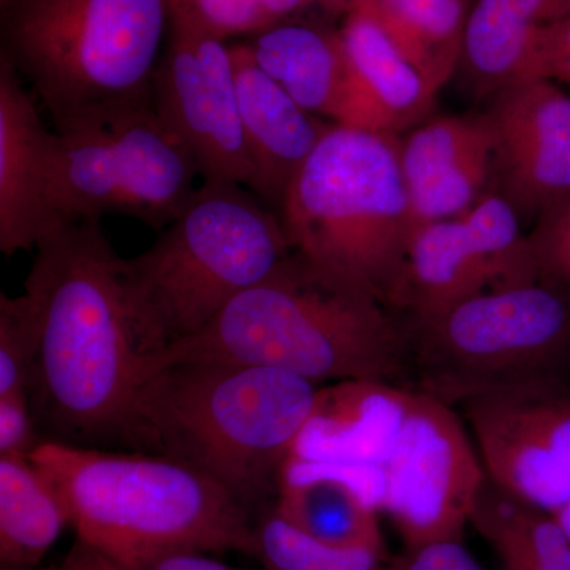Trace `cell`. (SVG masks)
<instances>
[{"label":"cell","instance_id":"4fadbf2b","mask_svg":"<svg viewBox=\"0 0 570 570\" xmlns=\"http://www.w3.org/2000/svg\"><path fill=\"white\" fill-rule=\"evenodd\" d=\"M455 409L491 483L551 515L568 504L570 389L498 393Z\"/></svg>","mask_w":570,"mask_h":570},{"label":"cell","instance_id":"ffe728a7","mask_svg":"<svg viewBox=\"0 0 570 570\" xmlns=\"http://www.w3.org/2000/svg\"><path fill=\"white\" fill-rule=\"evenodd\" d=\"M232 56L243 132L255 170L254 194L281 209L292 179L332 124L299 107L261 69L247 45L232 47Z\"/></svg>","mask_w":570,"mask_h":570},{"label":"cell","instance_id":"7a4b0ae2","mask_svg":"<svg viewBox=\"0 0 570 570\" xmlns=\"http://www.w3.org/2000/svg\"><path fill=\"white\" fill-rule=\"evenodd\" d=\"M181 362L276 367L317 385L379 381L409 389L400 317L365 288L296 250L200 333L157 356L145 377Z\"/></svg>","mask_w":570,"mask_h":570},{"label":"cell","instance_id":"9c48e42d","mask_svg":"<svg viewBox=\"0 0 570 570\" xmlns=\"http://www.w3.org/2000/svg\"><path fill=\"white\" fill-rule=\"evenodd\" d=\"M193 154L153 100L116 105L55 127L52 227L127 216L168 227L195 193Z\"/></svg>","mask_w":570,"mask_h":570},{"label":"cell","instance_id":"f35d334b","mask_svg":"<svg viewBox=\"0 0 570 570\" xmlns=\"http://www.w3.org/2000/svg\"><path fill=\"white\" fill-rule=\"evenodd\" d=\"M168 2H174V0H168Z\"/></svg>","mask_w":570,"mask_h":570},{"label":"cell","instance_id":"603a6c76","mask_svg":"<svg viewBox=\"0 0 570 570\" xmlns=\"http://www.w3.org/2000/svg\"><path fill=\"white\" fill-rule=\"evenodd\" d=\"M67 527L66 501L41 469L0 455V570H36Z\"/></svg>","mask_w":570,"mask_h":570},{"label":"cell","instance_id":"d6a6232c","mask_svg":"<svg viewBox=\"0 0 570 570\" xmlns=\"http://www.w3.org/2000/svg\"><path fill=\"white\" fill-rule=\"evenodd\" d=\"M58 570H124L118 561L80 538L75 540Z\"/></svg>","mask_w":570,"mask_h":570},{"label":"cell","instance_id":"836d02e7","mask_svg":"<svg viewBox=\"0 0 570 570\" xmlns=\"http://www.w3.org/2000/svg\"><path fill=\"white\" fill-rule=\"evenodd\" d=\"M262 2H264L268 13L275 18V21H277L285 17V14L302 9V7L307 6V3L316 2V0H262ZM326 2L343 3L347 9V7L351 6L352 0H326Z\"/></svg>","mask_w":570,"mask_h":570},{"label":"cell","instance_id":"1f68e13d","mask_svg":"<svg viewBox=\"0 0 570 570\" xmlns=\"http://www.w3.org/2000/svg\"><path fill=\"white\" fill-rule=\"evenodd\" d=\"M566 56H570V18L539 29L534 33L523 80L538 78L539 71L547 63L566 58Z\"/></svg>","mask_w":570,"mask_h":570},{"label":"cell","instance_id":"6da1fadb","mask_svg":"<svg viewBox=\"0 0 570 570\" xmlns=\"http://www.w3.org/2000/svg\"><path fill=\"white\" fill-rule=\"evenodd\" d=\"M119 265L100 219L62 225L37 246L24 291L40 307L29 396L45 441L132 449L145 366Z\"/></svg>","mask_w":570,"mask_h":570},{"label":"cell","instance_id":"4dcf8cb0","mask_svg":"<svg viewBox=\"0 0 570 570\" xmlns=\"http://www.w3.org/2000/svg\"><path fill=\"white\" fill-rule=\"evenodd\" d=\"M119 564L124 570H250L225 564L209 557V551L197 549L153 551Z\"/></svg>","mask_w":570,"mask_h":570},{"label":"cell","instance_id":"ba28073f","mask_svg":"<svg viewBox=\"0 0 570 570\" xmlns=\"http://www.w3.org/2000/svg\"><path fill=\"white\" fill-rule=\"evenodd\" d=\"M409 389L459 407L475 397L570 389V296L542 283L401 318Z\"/></svg>","mask_w":570,"mask_h":570},{"label":"cell","instance_id":"2e32d148","mask_svg":"<svg viewBox=\"0 0 570 570\" xmlns=\"http://www.w3.org/2000/svg\"><path fill=\"white\" fill-rule=\"evenodd\" d=\"M247 47L261 69L311 115L332 126L382 134L340 31L275 22Z\"/></svg>","mask_w":570,"mask_h":570},{"label":"cell","instance_id":"7c38bea8","mask_svg":"<svg viewBox=\"0 0 570 570\" xmlns=\"http://www.w3.org/2000/svg\"><path fill=\"white\" fill-rule=\"evenodd\" d=\"M170 37L153 85V104L213 181L255 187L232 47L183 13L170 11Z\"/></svg>","mask_w":570,"mask_h":570},{"label":"cell","instance_id":"30bf717a","mask_svg":"<svg viewBox=\"0 0 570 570\" xmlns=\"http://www.w3.org/2000/svg\"><path fill=\"white\" fill-rule=\"evenodd\" d=\"M521 224L491 190L463 216L420 225L390 309L401 318L425 317L485 292L539 283Z\"/></svg>","mask_w":570,"mask_h":570},{"label":"cell","instance_id":"8d00e7d4","mask_svg":"<svg viewBox=\"0 0 570 570\" xmlns=\"http://www.w3.org/2000/svg\"><path fill=\"white\" fill-rule=\"evenodd\" d=\"M36 570H58V566H47V568L36 569Z\"/></svg>","mask_w":570,"mask_h":570},{"label":"cell","instance_id":"8992f818","mask_svg":"<svg viewBox=\"0 0 570 570\" xmlns=\"http://www.w3.org/2000/svg\"><path fill=\"white\" fill-rule=\"evenodd\" d=\"M292 250L390 307L417 224L400 137L330 126L279 209Z\"/></svg>","mask_w":570,"mask_h":570},{"label":"cell","instance_id":"277c9868","mask_svg":"<svg viewBox=\"0 0 570 570\" xmlns=\"http://www.w3.org/2000/svg\"><path fill=\"white\" fill-rule=\"evenodd\" d=\"M246 189L205 179L151 247L121 257L145 374L157 356L200 333L292 253L281 217Z\"/></svg>","mask_w":570,"mask_h":570},{"label":"cell","instance_id":"f546056e","mask_svg":"<svg viewBox=\"0 0 570 570\" xmlns=\"http://www.w3.org/2000/svg\"><path fill=\"white\" fill-rule=\"evenodd\" d=\"M389 570H485L469 553L461 540L430 543L406 550L403 557L389 561Z\"/></svg>","mask_w":570,"mask_h":570},{"label":"cell","instance_id":"d6986e66","mask_svg":"<svg viewBox=\"0 0 570 570\" xmlns=\"http://www.w3.org/2000/svg\"><path fill=\"white\" fill-rule=\"evenodd\" d=\"M387 474L379 464L322 463L288 459L275 508L284 519L336 547L382 540Z\"/></svg>","mask_w":570,"mask_h":570},{"label":"cell","instance_id":"74e56055","mask_svg":"<svg viewBox=\"0 0 570 570\" xmlns=\"http://www.w3.org/2000/svg\"><path fill=\"white\" fill-rule=\"evenodd\" d=\"M379 570H389V562H385V564L382 566V568L379 569Z\"/></svg>","mask_w":570,"mask_h":570},{"label":"cell","instance_id":"7402d4cb","mask_svg":"<svg viewBox=\"0 0 570 570\" xmlns=\"http://www.w3.org/2000/svg\"><path fill=\"white\" fill-rule=\"evenodd\" d=\"M570 18V0H474L459 70L480 96L523 80L539 29Z\"/></svg>","mask_w":570,"mask_h":570},{"label":"cell","instance_id":"8fae6325","mask_svg":"<svg viewBox=\"0 0 570 570\" xmlns=\"http://www.w3.org/2000/svg\"><path fill=\"white\" fill-rule=\"evenodd\" d=\"M385 474L384 512L407 550L461 540L489 480L460 412L420 392Z\"/></svg>","mask_w":570,"mask_h":570},{"label":"cell","instance_id":"ab89813d","mask_svg":"<svg viewBox=\"0 0 570 570\" xmlns=\"http://www.w3.org/2000/svg\"><path fill=\"white\" fill-rule=\"evenodd\" d=\"M472 2H474V0H472Z\"/></svg>","mask_w":570,"mask_h":570},{"label":"cell","instance_id":"d590c367","mask_svg":"<svg viewBox=\"0 0 570 570\" xmlns=\"http://www.w3.org/2000/svg\"><path fill=\"white\" fill-rule=\"evenodd\" d=\"M554 517L560 521L562 530H564L566 534H568V538L570 539V501Z\"/></svg>","mask_w":570,"mask_h":570},{"label":"cell","instance_id":"f1b7e54d","mask_svg":"<svg viewBox=\"0 0 570 570\" xmlns=\"http://www.w3.org/2000/svg\"><path fill=\"white\" fill-rule=\"evenodd\" d=\"M43 441L29 393L0 396V455L29 456Z\"/></svg>","mask_w":570,"mask_h":570},{"label":"cell","instance_id":"cb8c5ba5","mask_svg":"<svg viewBox=\"0 0 570 570\" xmlns=\"http://www.w3.org/2000/svg\"><path fill=\"white\" fill-rule=\"evenodd\" d=\"M370 11L434 91L459 70L472 0H352Z\"/></svg>","mask_w":570,"mask_h":570},{"label":"cell","instance_id":"52a82bcc","mask_svg":"<svg viewBox=\"0 0 570 570\" xmlns=\"http://www.w3.org/2000/svg\"><path fill=\"white\" fill-rule=\"evenodd\" d=\"M168 0H2V56L61 124L153 100Z\"/></svg>","mask_w":570,"mask_h":570},{"label":"cell","instance_id":"e575fe53","mask_svg":"<svg viewBox=\"0 0 570 570\" xmlns=\"http://www.w3.org/2000/svg\"><path fill=\"white\" fill-rule=\"evenodd\" d=\"M538 78H547V80L570 85V56L547 63V66L539 71Z\"/></svg>","mask_w":570,"mask_h":570},{"label":"cell","instance_id":"d4e9b609","mask_svg":"<svg viewBox=\"0 0 570 570\" xmlns=\"http://www.w3.org/2000/svg\"><path fill=\"white\" fill-rule=\"evenodd\" d=\"M483 539L517 547L532 570H570V539L557 517L524 504L487 480L471 519Z\"/></svg>","mask_w":570,"mask_h":570},{"label":"cell","instance_id":"4316f807","mask_svg":"<svg viewBox=\"0 0 570 570\" xmlns=\"http://www.w3.org/2000/svg\"><path fill=\"white\" fill-rule=\"evenodd\" d=\"M41 341L37 299L0 294V396L29 393Z\"/></svg>","mask_w":570,"mask_h":570},{"label":"cell","instance_id":"44dd1931","mask_svg":"<svg viewBox=\"0 0 570 570\" xmlns=\"http://www.w3.org/2000/svg\"><path fill=\"white\" fill-rule=\"evenodd\" d=\"M340 33L382 134L403 137L433 116L438 92L370 11L348 6Z\"/></svg>","mask_w":570,"mask_h":570},{"label":"cell","instance_id":"484cf974","mask_svg":"<svg viewBox=\"0 0 570 570\" xmlns=\"http://www.w3.org/2000/svg\"><path fill=\"white\" fill-rule=\"evenodd\" d=\"M253 557L264 570H379L389 562L382 540L330 546L284 519L275 502L262 508L254 520Z\"/></svg>","mask_w":570,"mask_h":570},{"label":"cell","instance_id":"5b68a950","mask_svg":"<svg viewBox=\"0 0 570 570\" xmlns=\"http://www.w3.org/2000/svg\"><path fill=\"white\" fill-rule=\"evenodd\" d=\"M29 459L61 493L78 538L115 561L168 549L253 557V512L187 464L58 441L41 442Z\"/></svg>","mask_w":570,"mask_h":570},{"label":"cell","instance_id":"83f0119b","mask_svg":"<svg viewBox=\"0 0 570 570\" xmlns=\"http://www.w3.org/2000/svg\"><path fill=\"white\" fill-rule=\"evenodd\" d=\"M528 243L539 283L570 296V194L532 223Z\"/></svg>","mask_w":570,"mask_h":570},{"label":"cell","instance_id":"e0dca14e","mask_svg":"<svg viewBox=\"0 0 570 570\" xmlns=\"http://www.w3.org/2000/svg\"><path fill=\"white\" fill-rule=\"evenodd\" d=\"M55 130L41 121L22 78L0 56V250L37 247L55 232L50 205Z\"/></svg>","mask_w":570,"mask_h":570},{"label":"cell","instance_id":"9a60e30c","mask_svg":"<svg viewBox=\"0 0 570 570\" xmlns=\"http://www.w3.org/2000/svg\"><path fill=\"white\" fill-rule=\"evenodd\" d=\"M415 224L455 219L493 190L494 140L480 115L431 116L400 137Z\"/></svg>","mask_w":570,"mask_h":570},{"label":"cell","instance_id":"ac0fdd59","mask_svg":"<svg viewBox=\"0 0 570 570\" xmlns=\"http://www.w3.org/2000/svg\"><path fill=\"white\" fill-rule=\"evenodd\" d=\"M414 393L379 381H340L318 389L291 459L384 466Z\"/></svg>","mask_w":570,"mask_h":570},{"label":"cell","instance_id":"5bb4252c","mask_svg":"<svg viewBox=\"0 0 570 570\" xmlns=\"http://www.w3.org/2000/svg\"><path fill=\"white\" fill-rule=\"evenodd\" d=\"M493 190L521 223L570 194V94L547 78L510 82L490 96Z\"/></svg>","mask_w":570,"mask_h":570},{"label":"cell","instance_id":"3957f363","mask_svg":"<svg viewBox=\"0 0 570 570\" xmlns=\"http://www.w3.org/2000/svg\"><path fill=\"white\" fill-rule=\"evenodd\" d=\"M317 390L276 367L174 363L138 389L132 450L197 469L253 512L275 502Z\"/></svg>","mask_w":570,"mask_h":570}]
</instances>
